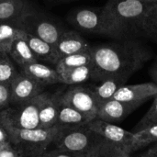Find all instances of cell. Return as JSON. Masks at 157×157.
<instances>
[{
	"label": "cell",
	"mask_w": 157,
	"mask_h": 157,
	"mask_svg": "<svg viewBox=\"0 0 157 157\" xmlns=\"http://www.w3.org/2000/svg\"><path fill=\"white\" fill-rule=\"evenodd\" d=\"M90 52L94 68L92 79H116L123 85L152 57V52L136 39L91 46Z\"/></svg>",
	"instance_id": "1"
},
{
	"label": "cell",
	"mask_w": 157,
	"mask_h": 157,
	"mask_svg": "<svg viewBox=\"0 0 157 157\" xmlns=\"http://www.w3.org/2000/svg\"><path fill=\"white\" fill-rule=\"evenodd\" d=\"M150 4L143 0H109L101 8L105 37L128 40L143 34V22Z\"/></svg>",
	"instance_id": "2"
},
{
	"label": "cell",
	"mask_w": 157,
	"mask_h": 157,
	"mask_svg": "<svg viewBox=\"0 0 157 157\" xmlns=\"http://www.w3.org/2000/svg\"><path fill=\"white\" fill-rule=\"evenodd\" d=\"M10 144L17 150L21 157H39L53 144L58 128L52 129H15L5 127Z\"/></svg>",
	"instance_id": "3"
},
{
	"label": "cell",
	"mask_w": 157,
	"mask_h": 157,
	"mask_svg": "<svg viewBox=\"0 0 157 157\" xmlns=\"http://www.w3.org/2000/svg\"><path fill=\"white\" fill-rule=\"evenodd\" d=\"M104 139L86 125L58 128L53 144L55 148L86 155Z\"/></svg>",
	"instance_id": "4"
},
{
	"label": "cell",
	"mask_w": 157,
	"mask_h": 157,
	"mask_svg": "<svg viewBox=\"0 0 157 157\" xmlns=\"http://www.w3.org/2000/svg\"><path fill=\"white\" fill-rule=\"evenodd\" d=\"M17 23L24 31L43 40L54 47L66 30L59 20L44 13H40L34 8L17 20Z\"/></svg>",
	"instance_id": "5"
},
{
	"label": "cell",
	"mask_w": 157,
	"mask_h": 157,
	"mask_svg": "<svg viewBox=\"0 0 157 157\" xmlns=\"http://www.w3.org/2000/svg\"><path fill=\"white\" fill-rule=\"evenodd\" d=\"M44 93V92H43ZM43 93L33 99L18 104H11L0 111V123L4 127L15 129L40 128L39 110Z\"/></svg>",
	"instance_id": "6"
},
{
	"label": "cell",
	"mask_w": 157,
	"mask_h": 157,
	"mask_svg": "<svg viewBox=\"0 0 157 157\" xmlns=\"http://www.w3.org/2000/svg\"><path fill=\"white\" fill-rule=\"evenodd\" d=\"M87 126L90 130L101 136L107 143L121 151L130 155L135 152V138L133 132L97 118L88 122Z\"/></svg>",
	"instance_id": "7"
},
{
	"label": "cell",
	"mask_w": 157,
	"mask_h": 157,
	"mask_svg": "<svg viewBox=\"0 0 157 157\" xmlns=\"http://www.w3.org/2000/svg\"><path fill=\"white\" fill-rule=\"evenodd\" d=\"M63 102L93 121L97 118L98 104L90 86L82 85L71 86L64 93H61Z\"/></svg>",
	"instance_id": "8"
},
{
	"label": "cell",
	"mask_w": 157,
	"mask_h": 157,
	"mask_svg": "<svg viewBox=\"0 0 157 157\" xmlns=\"http://www.w3.org/2000/svg\"><path fill=\"white\" fill-rule=\"evenodd\" d=\"M68 23L78 32L105 36V27L101 8L80 7L70 11Z\"/></svg>",
	"instance_id": "9"
},
{
	"label": "cell",
	"mask_w": 157,
	"mask_h": 157,
	"mask_svg": "<svg viewBox=\"0 0 157 157\" xmlns=\"http://www.w3.org/2000/svg\"><path fill=\"white\" fill-rule=\"evenodd\" d=\"M156 95V84L147 82L129 86L123 85L117 90L112 98L121 102L134 103L142 106L145 101L149 100L151 98H155Z\"/></svg>",
	"instance_id": "10"
},
{
	"label": "cell",
	"mask_w": 157,
	"mask_h": 157,
	"mask_svg": "<svg viewBox=\"0 0 157 157\" xmlns=\"http://www.w3.org/2000/svg\"><path fill=\"white\" fill-rule=\"evenodd\" d=\"M44 88V86L19 72L10 85L11 104H18L33 99L42 94Z\"/></svg>",
	"instance_id": "11"
},
{
	"label": "cell",
	"mask_w": 157,
	"mask_h": 157,
	"mask_svg": "<svg viewBox=\"0 0 157 157\" xmlns=\"http://www.w3.org/2000/svg\"><path fill=\"white\" fill-rule=\"evenodd\" d=\"M139 107H141L139 104L126 103L111 98L99 106L97 119L115 124L122 121Z\"/></svg>",
	"instance_id": "12"
},
{
	"label": "cell",
	"mask_w": 157,
	"mask_h": 157,
	"mask_svg": "<svg viewBox=\"0 0 157 157\" xmlns=\"http://www.w3.org/2000/svg\"><path fill=\"white\" fill-rule=\"evenodd\" d=\"M55 51L59 59L78 52H87L91 45L76 30H65L55 45Z\"/></svg>",
	"instance_id": "13"
},
{
	"label": "cell",
	"mask_w": 157,
	"mask_h": 157,
	"mask_svg": "<svg viewBox=\"0 0 157 157\" xmlns=\"http://www.w3.org/2000/svg\"><path fill=\"white\" fill-rule=\"evenodd\" d=\"M20 69L21 73L44 87L51 85L62 84V78L55 67H52L39 61L29 63Z\"/></svg>",
	"instance_id": "14"
},
{
	"label": "cell",
	"mask_w": 157,
	"mask_h": 157,
	"mask_svg": "<svg viewBox=\"0 0 157 157\" xmlns=\"http://www.w3.org/2000/svg\"><path fill=\"white\" fill-rule=\"evenodd\" d=\"M60 95L61 93L59 92L54 94L43 93V98L39 110L40 128L52 129L56 127Z\"/></svg>",
	"instance_id": "15"
},
{
	"label": "cell",
	"mask_w": 157,
	"mask_h": 157,
	"mask_svg": "<svg viewBox=\"0 0 157 157\" xmlns=\"http://www.w3.org/2000/svg\"><path fill=\"white\" fill-rule=\"evenodd\" d=\"M24 37L28 41V44L31 49L33 54L35 55V57L39 62L42 61L53 64L54 66L56 65V63L59 62L60 59L56 53L54 46L26 31H24Z\"/></svg>",
	"instance_id": "16"
},
{
	"label": "cell",
	"mask_w": 157,
	"mask_h": 157,
	"mask_svg": "<svg viewBox=\"0 0 157 157\" xmlns=\"http://www.w3.org/2000/svg\"><path fill=\"white\" fill-rule=\"evenodd\" d=\"M8 55L20 68L38 61L24 37L23 29L20 30L17 38L13 42Z\"/></svg>",
	"instance_id": "17"
},
{
	"label": "cell",
	"mask_w": 157,
	"mask_h": 157,
	"mask_svg": "<svg viewBox=\"0 0 157 157\" xmlns=\"http://www.w3.org/2000/svg\"><path fill=\"white\" fill-rule=\"evenodd\" d=\"M91 121L84 116L82 113L78 112L75 109L66 105L63 102L60 95L59 99V107H58V115L56 127L57 128H66V127H75L86 125Z\"/></svg>",
	"instance_id": "18"
},
{
	"label": "cell",
	"mask_w": 157,
	"mask_h": 157,
	"mask_svg": "<svg viewBox=\"0 0 157 157\" xmlns=\"http://www.w3.org/2000/svg\"><path fill=\"white\" fill-rule=\"evenodd\" d=\"M32 8L27 0H0V22L17 21Z\"/></svg>",
	"instance_id": "19"
},
{
	"label": "cell",
	"mask_w": 157,
	"mask_h": 157,
	"mask_svg": "<svg viewBox=\"0 0 157 157\" xmlns=\"http://www.w3.org/2000/svg\"><path fill=\"white\" fill-rule=\"evenodd\" d=\"M93 64L84 65L80 67L66 69L59 71V75L62 78V84L68 86H77L86 83L93 77Z\"/></svg>",
	"instance_id": "20"
},
{
	"label": "cell",
	"mask_w": 157,
	"mask_h": 157,
	"mask_svg": "<svg viewBox=\"0 0 157 157\" xmlns=\"http://www.w3.org/2000/svg\"><path fill=\"white\" fill-rule=\"evenodd\" d=\"M21 29L17 21H1L0 22V52L8 54L10 48L17 38Z\"/></svg>",
	"instance_id": "21"
},
{
	"label": "cell",
	"mask_w": 157,
	"mask_h": 157,
	"mask_svg": "<svg viewBox=\"0 0 157 157\" xmlns=\"http://www.w3.org/2000/svg\"><path fill=\"white\" fill-rule=\"evenodd\" d=\"M121 86H123V84L121 83L120 81L109 78V79H105L103 81H100L99 85L90 86V88L93 91V94L95 96V98L98 106H100L104 102L111 99L114 94Z\"/></svg>",
	"instance_id": "22"
},
{
	"label": "cell",
	"mask_w": 157,
	"mask_h": 157,
	"mask_svg": "<svg viewBox=\"0 0 157 157\" xmlns=\"http://www.w3.org/2000/svg\"><path fill=\"white\" fill-rule=\"evenodd\" d=\"M91 49V48H90ZM92 63V56L90 50L87 52H78L72 55H68L63 57L59 60V62L55 65V69L57 72L75 67H80L84 65H88Z\"/></svg>",
	"instance_id": "23"
},
{
	"label": "cell",
	"mask_w": 157,
	"mask_h": 157,
	"mask_svg": "<svg viewBox=\"0 0 157 157\" xmlns=\"http://www.w3.org/2000/svg\"><path fill=\"white\" fill-rule=\"evenodd\" d=\"M18 73L13 60L8 54H4L0 58V84L10 86Z\"/></svg>",
	"instance_id": "24"
},
{
	"label": "cell",
	"mask_w": 157,
	"mask_h": 157,
	"mask_svg": "<svg viewBox=\"0 0 157 157\" xmlns=\"http://www.w3.org/2000/svg\"><path fill=\"white\" fill-rule=\"evenodd\" d=\"M143 34L157 40V1L150 4L143 22Z\"/></svg>",
	"instance_id": "25"
},
{
	"label": "cell",
	"mask_w": 157,
	"mask_h": 157,
	"mask_svg": "<svg viewBox=\"0 0 157 157\" xmlns=\"http://www.w3.org/2000/svg\"><path fill=\"white\" fill-rule=\"evenodd\" d=\"M86 157H132V155L113 146L104 140L89 154H87Z\"/></svg>",
	"instance_id": "26"
},
{
	"label": "cell",
	"mask_w": 157,
	"mask_h": 157,
	"mask_svg": "<svg viewBox=\"0 0 157 157\" xmlns=\"http://www.w3.org/2000/svg\"><path fill=\"white\" fill-rule=\"evenodd\" d=\"M135 138V151L157 143V125L133 132Z\"/></svg>",
	"instance_id": "27"
},
{
	"label": "cell",
	"mask_w": 157,
	"mask_h": 157,
	"mask_svg": "<svg viewBox=\"0 0 157 157\" xmlns=\"http://www.w3.org/2000/svg\"><path fill=\"white\" fill-rule=\"evenodd\" d=\"M154 125H157V95L155 97V99L151 108L148 109L145 115L141 119L138 124L134 127L135 129L134 132L142 131L145 128H148Z\"/></svg>",
	"instance_id": "28"
},
{
	"label": "cell",
	"mask_w": 157,
	"mask_h": 157,
	"mask_svg": "<svg viewBox=\"0 0 157 157\" xmlns=\"http://www.w3.org/2000/svg\"><path fill=\"white\" fill-rule=\"evenodd\" d=\"M11 104L10 86L0 84V111L6 109Z\"/></svg>",
	"instance_id": "29"
},
{
	"label": "cell",
	"mask_w": 157,
	"mask_h": 157,
	"mask_svg": "<svg viewBox=\"0 0 157 157\" xmlns=\"http://www.w3.org/2000/svg\"><path fill=\"white\" fill-rule=\"evenodd\" d=\"M41 157H86L80 154H75L68 151H63L58 148H55L53 150H47Z\"/></svg>",
	"instance_id": "30"
},
{
	"label": "cell",
	"mask_w": 157,
	"mask_h": 157,
	"mask_svg": "<svg viewBox=\"0 0 157 157\" xmlns=\"http://www.w3.org/2000/svg\"><path fill=\"white\" fill-rule=\"evenodd\" d=\"M0 157H21V155L11 144H7L0 147Z\"/></svg>",
	"instance_id": "31"
},
{
	"label": "cell",
	"mask_w": 157,
	"mask_h": 157,
	"mask_svg": "<svg viewBox=\"0 0 157 157\" xmlns=\"http://www.w3.org/2000/svg\"><path fill=\"white\" fill-rule=\"evenodd\" d=\"M7 144H10V139L8 136V133L5 127L0 123V147L3 145H6Z\"/></svg>",
	"instance_id": "32"
},
{
	"label": "cell",
	"mask_w": 157,
	"mask_h": 157,
	"mask_svg": "<svg viewBox=\"0 0 157 157\" xmlns=\"http://www.w3.org/2000/svg\"><path fill=\"white\" fill-rule=\"evenodd\" d=\"M141 157H157V143L144 152Z\"/></svg>",
	"instance_id": "33"
},
{
	"label": "cell",
	"mask_w": 157,
	"mask_h": 157,
	"mask_svg": "<svg viewBox=\"0 0 157 157\" xmlns=\"http://www.w3.org/2000/svg\"><path fill=\"white\" fill-rule=\"evenodd\" d=\"M150 75H151V76L153 77V79H154V83H155L157 85V63H155L154 65H153V67L151 68V70H150Z\"/></svg>",
	"instance_id": "34"
},
{
	"label": "cell",
	"mask_w": 157,
	"mask_h": 157,
	"mask_svg": "<svg viewBox=\"0 0 157 157\" xmlns=\"http://www.w3.org/2000/svg\"><path fill=\"white\" fill-rule=\"evenodd\" d=\"M143 1H145V2H148V3H153V2H155L157 0H143Z\"/></svg>",
	"instance_id": "35"
},
{
	"label": "cell",
	"mask_w": 157,
	"mask_h": 157,
	"mask_svg": "<svg viewBox=\"0 0 157 157\" xmlns=\"http://www.w3.org/2000/svg\"><path fill=\"white\" fill-rule=\"evenodd\" d=\"M3 55H4V53H2V52H0V58H1V57H2V56H3Z\"/></svg>",
	"instance_id": "36"
},
{
	"label": "cell",
	"mask_w": 157,
	"mask_h": 157,
	"mask_svg": "<svg viewBox=\"0 0 157 157\" xmlns=\"http://www.w3.org/2000/svg\"><path fill=\"white\" fill-rule=\"evenodd\" d=\"M39 157H41V155H40V156H39Z\"/></svg>",
	"instance_id": "37"
}]
</instances>
